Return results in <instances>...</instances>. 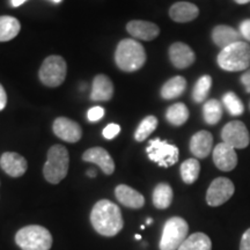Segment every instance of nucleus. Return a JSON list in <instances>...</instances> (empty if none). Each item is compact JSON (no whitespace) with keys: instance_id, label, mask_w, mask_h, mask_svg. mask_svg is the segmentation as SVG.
<instances>
[{"instance_id":"nucleus-37","label":"nucleus","mask_w":250,"mask_h":250,"mask_svg":"<svg viewBox=\"0 0 250 250\" xmlns=\"http://www.w3.org/2000/svg\"><path fill=\"white\" fill-rule=\"evenodd\" d=\"M6 104H7V95H6L4 87L0 85V111L6 107Z\"/></svg>"},{"instance_id":"nucleus-38","label":"nucleus","mask_w":250,"mask_h":250,"mask_svg":"<svg viewBox=\"0 0 250 250\" xmlns=\"http://www.w3.org/2000/svg\"><path fill=\"white\" fill-rule=\"evenodd\" d=\"M27 0H11V4L13 7H19V6H21L23 4V2H26Z\"/></svg>"},{"instance_id":"nucleus-10","label":"nucleus","mask_w":250,"mask_h":250,"mask_svg":"<svg viewBox=\"0 0 250 250\" xmlns=\"http://www.w3.org/2000/svg\"><path fill=\"white\" fill-rule=\"evenodd\" d=\"M235 188L227 177H218L212 181L206 192V203L210 206H220L229 201L234 195Z\"/></svg>"},{"instance_id":"nucleus-19","label":"nucleus","mask_w":250,"mask_h":250,"mask_svg":"<svg viewBox=\"0 0 250 250\" xmlns=\"http://www.w3.org/2000/svg\"><path fill=\"white\" fill-rule=\"evenodd\" d=\"M199 15V9L195 4L187 1L175 2L169 9V17L175 22L186 23L193 21Z\"/></svg>"},{"instance_id":"nucleus-1","label":"nucleus","mask_w":250,"mask_h":250,"mask_svg":"<svg viewBox=\"0 0 250 250\" xmlns=\"http://www.w3.org/2000/svg\"><path fill=\"white\" fill-rule=\"evenodd\" d=\"M90 223L100 235L115 236L124 226L121 208L108 199H101L90 212Z\"/></svg>"},{"instance_id":"nucleus-29","label":"nucleus","mask_w":250,"mask_h":250,"mask_svg":"<svg viewBox=\"0 0 250 250\" xmlns=\"http://www.w3.org/2000/svg\"><path fill=\"white\" fill-rule=\"evenodd\" d=\"M212 87V78L210 76H203L197 80L195 87L192 90V99L197 103L204 102L208 99V93Z\"/></svg>"},{"instance_id":"nucleus-33","label":"nucleus","mask_w":250,"mask_h":250,"mask_svg":"<svg viewBox=\"0 0 250 250\" xmlns=\"http://www.w3.org/2000/svg\"><path fill=\"white\" fill-rule=\"evenodd\" d=\"M104 116V109L102 107H93L89 109L88 114H87V117H88L89 122H98L101 120V118Z\"/></svg>"},{"instance_id":"nucleus-36","label":"nucleus","mask_w":250,"mask_h":250,"mask_svg":"<svg viewBox=\"0 0 250 250\" xmlns=\"http://www.w3.org/2000/svg\"><path fill=\"white\" fill-rule=\"evenodd\" d=\"M240 81H241L243 87H245L246 92L250 93V68H248V70L242 74L241 78H240Z\"/></svg>"},{"instance_id":"nucleus-24","label":"nucleus","mask_w":250,"mask_h":250,"mask_svg":"<svg viewBox=\"0 0 250 250\" xmlns=\"http://www.w3.org/2000/svg\"><path fill=\"white\" fill-rule=\"evenodd\" d=\"M21 24L18 19L8 15L0 17V42H7L18 36Z\"/></svg>"},{"instance_id":"nucleus-3","label":"nucleus","mask_w":250,"mask_h":250,"mask_svg":"<svg viewBox=\"0 0 250 250\" xmlns=\"http://www.w3.org/2000/svg\"><path fill=\"white\" fill-rule=\"evenodd\" d=\"M219 67L227 72L247 71L250 67L249 43L239 41L223 49L217 58Z\"/></svg>"},{"instance_id":"nucleus-9","label":"nucleus","mask_w":250,"mask_h":250,"mask_svg":"<svg viewBox=\"0 0 250 250\" xmlns=\"http://www.w3.org/2000/svg\"><path fill=\"white\" fill-rule=\"evenodd\" d=\"M221 139L223 143L235 149L246 148L250 143L249 131L241 121H232L221 130Z\"/></svg>"},{"instance_id":"nucleus-4","label":"nucleus","mask_w":250,"mask_h":250,"mask_svg":"<svg viewBox=\"0 0 250 250\" xmlns=\"http://www.w3.org/2000/svg\"><path fill=\"white\" fill-rule=\"evenodd\" d=\"M70 166V156L67 149L62 145H54L50 147L48 158L43 167V175L51 184H58L66 177Z\"/></svg>"},{"instance_id":"nucleus-17","label":"nucleus","mask_w":250,"mask_h":250,"mask_svg":"<svg viewBox=\"0 0 250 250\" xmlns=\"http://www.w3.org/2000/svg\"><path fill=\"white\" fill-rule=\"evenodd\" d=\"M115 196H116L117 201L122 205H124L125 208L138 210V208H142L145 205V198H144L142 193L129 186H125V184H120V186L116 187Z\"/></svg>"},{"instance_id":"nucleus-35","label":"nucleus","mask_w":250,"mask_h":250,"mask_svg":"<svg viewBox=\"0 0 250 250\" xmlns=\"http://www.w3.org/2000/svg\"><path fill=\"white\" fill-rule=\"evenodd\" d=\"M240 250H250V228L243 233L240 242Z\"/></svg>"},{"instance_id":"nucleus-22","label":"nucleus","mask_w":250,"mask_h":250,"mask_svg":"<svg viewBox=\"0 0 250 250\" xmlns=\"http://www.w3.org/2000/svg\"><path fill=\"white\" fill-rule=\"evenodd\" d=\"M174 192L169 184L159 183L153 190V204L159 210H166L173 202Z\"/></svg>"},{"instance_id":"nucleus-43","label":"nucleus","mask_w":250,"mask_h":250,"mask_svg":"<svg viewBox=\"0 0 250 250\" xmlns=\"http://www.w3.org/2000/svg\"><path fill=\"white\" fill-rule=\"evenodd\" d=\"M134 237H136L137 240H140V239H142V235H139V234H137V235L134 236Z\"/></svg>"},{"instance_id":"nucleus-39","label":"nucleus","mask_w":250,"mask_h":250,"mask_svg":"<svg viewBox=\"0 0 250 250\" xmlns=\"http://www.w3.org/2000/svg\"><path fill=\"white\" fill-rule=\"evenodd\" d=\"M234 1L239 5H246V4H249L250 0H234Z\"/></svg>"},{"instance_id":"nucleus-2","label":"nucleus","mask_w":250,"mask_h":250,"mask_svg":"<svg viewBox=\"0 0 250 250\" xmlns=\"http://www.w3.org/2000/svg\"><path fill=\"white\" fill-rule=\"evenodd\" d=\"M115 62L122 71H138L146 62L145 49L136 40L126 39L121 41L115 52Z\"/></svg>"},{"instance_id":"nucleus-11","label":"nucleus","mask_w":250,"mask_h":250,"mask_svg":"<svg viewBox=\"0 0 250 250\" xmlns=\"http://www.w3.org/2000/svg\"><path fill=\"white\" fill-rule=\"evenodd\" d=\"M54 132L58 138L67 143H77L81 139L83 130L77 122L66 117H58L52 125Z\"/></svg>"},{"instance_id":"nucleus-40","label":"nucleus","mask_w":250,"mask_h":250,"mask_svg":"<svg viewBox=\"0 0 250 250\" xmlns=\"http://www.w3.org/2000/svg\"><path fill=\"white\" fill-rule=\"evenodd\" d=\"M87 175H88V176H90V177H95L96 173H95V170H88V171H87Z\"/></svg>"},{"instance_id":"nucleus-27","label":"nucleus","mask_w":250,"mask_h":250,"mask_svg":"<svg viewBox=\"0 0 250 250\" xmlns=\"http://www.w3.org/2000/svg\"><path fill=\"white\" fill-rule=\"evenodd\" d=\"M203 116L206 124L215 125L220 122L223 117V107L221 103L215 99H211L204 103L203 107Z\"/></svg>"},{"instance_id":"nucleus-20","label":"nucleus","mask_w":250,"mask_h":250,"mask_svg":"<svg viewBox=\"0 0 250 250\" xmlns=\"http://www.w3.org/2000/svg\"><path fill=\"white\" fill-rule=\"evenodd\" d=\"M212 40H213L215 45L223 50L241 41V35L233 27L226 26V24H219L212 30Z\"/></svg>"},{"instance_id":"nucleus-32","label":"nucleus","mask_w":250,"mask_h":250,"mask_svg":"<svg viewBox=\"0 0 250 250\" xmlns=\"http://www.w3.org/2000/svg\"><path fill=\"white\" fill-rule=\"evenodd\" d=\"M121 131V126L118 124H109L107 126L103 129V137H104L105 139H114L115 137L117 136L118 133H120Z\"/></svg>"},{"instance_id":"nucleus-34","label":"nucleus","mask_w":250,"mask_h":250,"mask_svg":"<svg viewBox=\"0 0 250 250\" xmlns=\"http://www.w3.org/2000/svg\"><path fill=\"white\" fill-rule=\"evenodd\" d=\"M239 33L247 42H250V19L243 20L242 22L239 24Z\"/></svg>"},{"instance_id":"nucleus-15","label":"nucleus","mask_w":250,"mask_h":250,"mask_svg":"<svg viewBox=\"0 0 250 250\" xmlns=\"http://www.w3.org/2000/svg\"><path fill=\"white\" fill-rule=\"evenodd\" d=\"M83 160L99 166L105 175H111L115 171L114 160L110 154L102 147H92L87 149L83 154Z\"/></svg>"},{"instance_id":"nucleus-23","label":"nucleus","mask_w":250,"mask_h":250,"mask_svg":"<svg viewBox=\"0 0 250 250\" xmlns=\"http://www.w3.org/2000/svg\"><path fill=\"white\" fill-rule=\"evenodd\" d=\"M187 88V80L183 77L177 76L171 78L162 86L161 96L165 100H174L180 98Z\"/></svg>"},{"instance_id":"nucleus-8","label":"nucleus","mask_w":250,"mask_h":250,"mask_svg":"<svg viewBox=\"0 0 250 250\" xmlns=\"http://www.w3.org/2000/svg\"><path fill=\"white\" fill-rule=\"evenodd\" d=\"M66 62L61 56H50L43 62L39 76L42 83L48 87H58L66 78Z\"/></svg>"},{"instance_id":"nucleus-6","label":"nucleus","mask_w":250,"mask_h":250,"mask_svg":"<svg viewBox=\"0 0 250 250\" xmlns=\"http://www.w3.org/2000/svg\"><path fill=\"white\" fill-rule=\"evenodd\" d=\"M189 225L183 218L173 217L166 221L159 248L160 250H177L188 237Z\"/></svg>"},{"instance_id":"nucleus-7","label":"nucleus","mask_w":250,"mask_h":250,"mask_svg":"<svg viewBox=\"0 0 250 250\" xmlns=\"http://www.w3.org/2000/svg\"><path fill=\"white\" fill-rule=\"evenodd\" d=\"M148 159L160 167H171L179 161L180 151L173 144H169L167 140H161L159 138L153 139L148 143L146 147Z\"/></svg>"},{"instance_id":"nucleus-21","label":"nucleus","mask_w":250,"mask_h":250,"mask_svg":"<svg viewBox=\"0 0 250 250\" xmlns=\"http://www.w3.org/2000/svg\"><path fill=\"white\" fill-rule=\"evenodd\" d=\"M114 95V85L104 74H99L94 78L90 99L93 101H109Z\"/></svg>"},{"instance_id":"nucleus-41","label":"nucleus","mask_w":250,"mask_h":250,"mask_svg":"<svg viewBox=\"0 0 250 250\" xmlns=\"http://www.w3.org/2000/svg\"><path fill=\"white\" fill-rule=\"evenodd\" d=\"M153 223V219L152 218H148L147 220H146V225H151Z\"/></svg>"},{"instance_id":"nucleus-25","label":"nucleus","mask_w":250,"mask_h":250,"mask_svg":"<svg viewBox=\"0 0 250 250\" xmlns=\"http://www.w3.org/2000/svg\"><path fill=\"white\" fill-rule=\"evenodd\" d=\"M177 250H212V242L204 233H193L188 236Z\"/></svg>"},{"instance_id":"nucleus-31","label":"nucleus","mask_w":250,"mask_h":250,"mask_svg":"<svg viewBox=\"0 0 250 250\" xmlns=\"http://www.w3.org/2000/svg\"><path fill=\"white\" fill-rule=\"evenodd\" d=\"M223 103L225 108L227 109V111L229 112L232 116H240L245 111V105L241 100L239 99V96L233 92H227L223 96Z\"/></svg>"},{"instance_id":"nucleus-13","label":"nucleus","mask_w":250,"mask_h":250,"mask_svg":"<svg viewBox=\"0 0 250 250\" xmlns=\"http://www.w3.org/2000/svg\"><path fill=\"white\" fill-rule=\"evenodd\" d=\"M169 59L176 68L183 70L195 62L196 56L189 45L182 42L173 43L169 48Z\"/></svg>"},{"instance_id":"nucleus-28","label":"nucleus","mask_w":250,"mask_h":250,"mask_svg":"<svg viewBox=\"0 0 250 250\" xmlns=\"http://www.w3.org/2000/svg\"><path fill=\"white\" fill-rule=\"evenodd\" d=\"M181 177L186 184H193L201 173V164L197 159H188L181 165Z\"/></svg>"},{"instance_id":"nucleus-12","label":"nucleus","mask_w":250,"mask_h":250,"mask_svg":"<svg viewBox=\"0 0 250 250\" xmlns=\"http://www.w3.org/2000/svg\"><path fill=\"white\" fill-rule=\"evenodd\" d=\"M213 162L218 169L223 171H230L237 165V154L235 148L230 147L225 143H220L215 146L212 153Z\"/></svg>"},{"instance_id":"nucleus-26","label":"nucleus","mask_w":250,"mask_h":250,"mask_svg":"<svg viewBox=\"0 0 250 250\" xmlns=\"http://www.w3.org/2000/svg\"><path fill=\"white\" fill-rule=\"evenodd\" d=\"M189 118V109L184 103H175L166 111V120L174 126H181Z\"/></svg>"},{"instance_id":"nucleus-30","label":"nucleus","mask_w":250,"mask_h":250,"mask_svg":"<svg viewBox=\"0 0 250 250\" xmlns=\"http://www.w3.org/2000/svg\"><path fill=\"white\" fill-rule=\"evenodd\" d=\"M158 127V120L154 116H147L142 121V123L139 124L138 129L134 132V139L137 142H144L145 139H147L148 136L154 132Z\"/></svg>"},{"instance_id":"nucleus-18","label":"nucleus","mask_w":250,"mask_h":250,"mask_svg":"<svg viewBox=\"0 0 250 250\" xmlns=\"http://www.w3.org/2000/svg\"><path fill=\"white\" fill-rule=\"evenodd\" d=\"M213 146V137L208 131L202 130L191 137L190 140V151L196 158L205 159L210 155Z\"/></svg>"},{"instance_id":"nucleus-5","label":"nucleus","mask_w":250,"mask_h":250,"mask_svg":"<svg viewBox=\"0 0 250 250\" xmlns=\"http://www.w3.org/2000/svg\"><path fill=\"white\" fill-rule=\"evenodd\" d=\"M15 243L22 250H50L52 247V235L45 227L29 225L17 233Z\"/></svg>"},{"instance_id":"nucleus-16","label":"nucleus","mask_w":250,"mask_h":250,"mask_svg":"<svg viewBox=\"0 0 250 250\" xmlns=\"http://www.w3.org/2000/svg\"><path fill=\"white\" fill-rule=\"evenodd\" d=\"M126 30L134 39L143 41H153L160 34V29L155 23L142 20L130 21L126 24Z\"/></svg>"},{"instance_id":"nucleus-14","label":"nucleus","mask_w":250,"mask_h":250,"mask_svg":"<svg viewBox=\"0 0 250 250\" xmlns=\"http://www.w3.org/2000/svg\"><path fill=\"white\" fill-rule=\"evenodd\" d=\"M0 167L12 177H20L27 171L28 164L22 155L14 152H6L0 158Z\"/></svg>"},{"instance_id":"nucleus-42","label":"nucleus","mask_w":250,"mask_h":250,"mask_svg":"<svg viewBox=\"0 0 250 250\" xmlns=\"http://www.w3.org/2000/svg\"><path fill=\"white\" fill-rule=\"evenodd\" d=\"M51 1H54V2H56V4H59V2H62V0H51Z\"/></svg>"}]
</instances>
